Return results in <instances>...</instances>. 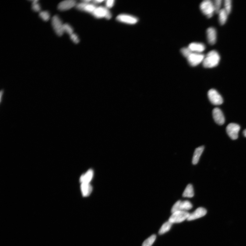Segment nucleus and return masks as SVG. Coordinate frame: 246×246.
I'll return each mask as SVG.
<instances>
[{"mask_svg":"<svg viewBox=\"0 0 246 246\" xmlns=\"http://www.w3.org/2000/svg\"><path fill=\"white\" fill-rule=\"evenodd\" d=\"M220 60V56L216 51L212 50L209 52L203 61V65L205 68H212L216 66Z\"/></svg>","mask_w":246,"mask_h":246,"instance_id":"f257e3e1","label":"nucleus"},{"mask_svg":"<svg viewBox=\"0 0 246 246\" xmlns=\"http://www.w3.org/2000/svg\"><path fill=\"white\" fill-rule=\"evenodd\" d=\"M200 8L201 12L208 18L213 16L215 12L213 3L209 0H206L201 2Z\"/></svg>","mask_w":246,"mask_h":246,"instance_id":"f03ea898","label":"nucleus"},{"mask_svg":"<svg viewBox=\"0 0 246 246\" xmlns=\"http://www.w3.org/2000/svg\"><path fill=\"white\" fill-rule=\"evenodd\" d=\"M192 208V204L189 201H181V200H178L172 206L171 212L172 214L177 211H187L190 210Z\"/></svg>","mask_w":246,"mask_h":246,"instance_id":"7ed1b4c3","label":"nucleus"},{"mask_svg":"<svg viewBox=\"0 0 246 246\" xmlns=\"http://www.w3.org/2000/svg\"><path fill=\"white\" fill-rule=\"evenodd\" d=\"M92 15L97 19L105 18L110 19L112 17V15L110 10L106 7L99 6L97 7Z\"/></svg>","mask_w":246,"mask_h":246,"instance_id":"20e7f679","label":"nucleus"},{"mask_svg":"<svg viewBox=\"0 0 246 246\" xmlns=\"http://www.w3.org/2000/svg\"><path fill=\"white\" fill-rule=\"evenodd\" d=\"M189 214L188 212L180 211L172 213L169 220V221L173 223H178L182 222L187 219Z\"/></svg>","mask_w":246,"mask_h":246,"instance_id":"39448f33","label":"nucleus"},{"mask_svg":"<svg viewBox=\"0 0 246 246\" xmlns=\"http://www.w3.org/2000/svg\"><path fill=\"white\" fill-rule=\"evenodd\" d=\"M116 20L121 23L134 25L138 23V19L136 17L127 14H121L117 16Z\"/></svg>","mask_w":246,"mask_h":246,"instance_id":"423d86ee","label":"nucleus"},{"mask_svg":"<svg viewBox=\"0 0 246 246\" xmlns=\"http://www.w3.org/2000/svg\"><path fill=\"white\" fill-rule=\"evenodd\" d=\"M209 100L212 104L218 105L222 104L223 102V98L218 92L214 89H211L208 92Z\"/></svg>","mask_w":246,"mask_h":246,"instance_id":"0eeeda50","label":"nucleus"},{"mask_svg":"<svg viewBox=\"0 0 246 246\" xmlns=\"http://www.w3.org/2000/svg\"><path fill=\"white\" fill-rule=\"evenodd\" d=\"M240 129V125L234 123H230L226 127V132L230 137L233 140L238 138V133Z\"/></svg>","mask_w":246,"mask_h":246,"instance_id":"6e6552de","label":"nucleus"},{"mask_svg":"<svg viewBox=\"0 0 246 246\" xmlns=\"http://www.w3.org/2000/svg\"><path fill=\"white\" fill-rule=\"evenodd\" d=\"M52 25L57 34L59 36L63 35L64 33L63 30V25L62 21L57 15L53 17L52 19Z\"/></svg>","mask_w":246,"mask_h":246,"instance_id":"1a4fd4ad","label":"nucleus"},{"mask_svg":"<svg viewBox=\"0 0 246 246\" xmlns=\"http://www.w3.org/2000/svg\"><path fill=\"white\" fill-rule=\"evenodd\" d=\"M204 58L205 56L203 54L200 53L192 52L187 59L190 65L195 66L203 62Z\"/></svg>","mask_w":246,"mask_h":246,"instance_id":"9d476101","label":"nucleus"},{"mask_svg":"<svg viewBox=\"0 0 246 246\" xmlns=\"http://www.w3.org/2000/svg\"><path fill=\"white\" fill-rule=\"evenodd\" d=\"M76 7L78 10L92 14L97 7L93 3H87L82 1L77 4Z\"/></svg>","mask_w":246,"mask_h":246,"instance_id":"9b49d317","label":"nucleus"},{"mask_svg":"<svg viewBox=\"0 0 246 246\" xmlns=\"http://www.w3.org/2000/svg\"><path fill=\"white\" fill-rule=\"evenodd\" d=\"M213 119L215 122L220 125L224 124L225 118L222 111L218 108H214L212 111Z\"/></svg>","mask_w":246,"mask_h":246,"instance_id":"f8f14e48","label":"nucleus"},{"mask_svg":"<svg viewBox=\"0 0 246 246\" xmlns=\"http://www.w3.org/2000/svg\"><path fill=\"white\" fill-rule=\"evenodd\" d=\"M76 1L75 0H66L62 2L58 5V9L61 11L69 10L76 6Z\"/></svg>","mask_w":246,"mask_h":246,"instance_id":"ddd939ff","label":"nucleus"},{"mask_svg":"<svg viewBox=\"0 0 246 246\" xmlns=\"http://www.w3.org/2000/svg\"><path fill=\"white\" fill-rule=\"evenodd\" d=\"M207 210L205 209L202 207L198 208L193 212L189 214L187 220L191 221L199 219L205 216Z\"/></svg>","mask_w":246,"mask_h":246,"instance_id":"4468645a","label":"nucleus"},{"mask_svg":"<svg viewBox=\"0 0 246 246\" xmlns=\"http://www.w3.org/2000/svg\"><path fill=\"white\" fill-rule=\"evenodd\" d=\"M207 38L209 44L213 45L216 41L217 33L213 27H209L206 30Z\"/></svg>","mask_w":246,"mask_h":246,"instance_id":"2eb2a0df","label":"nucleus"},{"mask_svg":"<svg viewBox=\"0 0 246 246\" xmlns=\"http://www.w3.org/2000/svg\"><path fill=\"white\" fill-rule=\"evenodd\" d=\"M188 48L192 52L199 53L204 51L206 47L202 43H193L189 44Z\"/></svg>","mask_w":246,"mask_h":246,"instance_id":"dca6fc26","label":"nucleus"},{"mask_svg":"<svg viewBox=\"0 0 246 246\" xmlns=\"http://www.w3.org/2000/svg\"><path fill=\"white\" fill-rule=\"evenodd\" d=\"M205 149L204 146H201L196 148L195 150L192 159L193 164L195 165L197 164L199 160L200 156L203 151Z\"/></svg>","mask_w":246,"mask_h":246,"instance_id":"f3484780","label":"nucleus"},{"mask_svg":"<svg viewBox=\"0 0 246 246\" xmlns=\"http://www.w3.org/2000/svg\"><path fill=\"white\" fill-rule=\"evenodd\" d=\"M93 172L91 169L89 170L85 174L82 176L80 178V181L82 183H89L93 176Z\"/></svg>","mask_w":246,"mask_h":246,"instance_id":"a211bd4d","label":"nucleus"},{"mask_svg":"<svg viewBox=\"0 0 246 246\" xmlns=\"http://www.w3.org/2000/svg\"><path fill=\"white\" fill-rule=\"evenodd\" d=\"M81 187L84 197H87L91 194L92 188L90 183H82Z\"/></svg>","mask_w":246,"mask_h":246,"instance_id":"6ab92c4d","label":"nucleus"},{"mask_svg":"<svg viewBox=\"0 0 246 246\" xmlns=\"http://www.w3.org/2000/svg\"><path fill=\"white\" fill-rule=\"evenodd\" d=\"M194 195L193 187L191 184H188L184 190L183 196L184 197L192 198L194 196Z\"/></svg>","mask_w":246,"mask_h":246,"instance_id":"aec40b11","label":"nucleus"},{"mask_svg":"<svg viewBox=\"0 0 246 246\" xmlns=\"http://www.w3.org/2000/svg\"><path fill=\"white\" fill-rule=\"evenodd\" d=\"M219 21L221 25H224L227 21L228 16L227 12L224 9H221L219 13Z\"/></svg>","mask_w":246,"mask_h":246,"instance_id":"412c9836","label":"nucleus"},{"mask_svg":"<svg viewBox=\"0 0 246 246\" xmlns=\"http://www.w3.org/2000/svg\"><path fill=\"white\" fill-rule=\"evenodd\" d=\"M173 223L169 221L166 222L161 226L159 231V234L160 235L163 234L168 232L171 228Z\"/></svg>","mask_w":246,"mask_h":246,"instance_id":"4be33fe9","label":"nucleus"},{"mask_svg":"<svg viewBox=\"0 0 246 246\" xmlns=\"http://www.w3.org/2000/svg\"><path fill=\"white\" fill-rule=\"evenodd\" d=\"M156 236L155 234H153L151 236L145 240L142 243V246H152L156 239Z\"/></svg>","mask_w":246,"mask_h":246,"instance_id":"5701e85b","label":"nucleus"},{"mask_svg":"<svg viewBox=\"0 0 246 246\" xmlns=\"http://www.w3.org/2000/svg\"><path fill=\"white\" fill-rule=\"evenodd\" d=\"M64 32H65L70 35L73 33L74 30L72 27L69 24L65 23L63 25Z\"/></svg>","mask_w":246,"mask_h":246,"instance_id":"b1692460","label":"nucleus"},{"mask_svg":"<svg viewBox=\"0 0 246 246\" xmlns=\"http://www.w3.org/2000/svg\"><path fill=\"white\" fill-rule=\"evenodd\" d=\"M39 16L44 21H47L49 20L50 17L49 13L47 11H44L41 12Z\"/></svg>","mask_w":246,"mask_h":246,"instance_id":"393cba45","label":"nucleus"},{"mask_svg":"<svg viewBox=\"0 0 246 246\" xmlns=\"http://www.w3.org/2000/svg\"><path fill=\"white\" fill-rule=\"evenodd\" d=\"M222 1L220 0H216L214 1L213 5L214 8L215 12L216 13H219L220 10L222 5Z\"/></svg>","mask_w":246,"mask_h":246,"instance_id":"a878e982","label":"nucleus"},{"mask_svg":"<svg viewBox=\"0 0 246 246\" xmlns=\"http://www.w3.org/2000/svg\"><path fill=\"white\" fill-rule=\"evenodd\" d=\"M231 1L230 0H226L224 2V9L228 15L230 14L231 10Z\"/></svg>","mask_w":246,"mask_h":246,"instance_id":"bb28decb","label":"nucleus"},{"mask_svg":"<svg viewBox=\"0 0 246 246\" xmlns=\"http://www.w3.org/2000/svg\"><path fill=\"white\" fill-rule=\"evenodd\" d=\"M181 52L184 57L188 58L192 52L188 47H184L181 49Z\"/></svg>","mask_w":246,"mask_h":246,"instance_id":"cd10ccee","label":"nucleus"},{"mask_svg":"<svg viewBox=\"0 0 246 246\" xmlns=\"http://www.w3.org/2000/svg\"><path fill=\"white\" fill-rule=\"evenodd\" d=\"M38 2V1H37V0L33 1L32 9L33 11H35V12H39L41 10L40 5Z\"/></svg>","mask_w":246,"mask_h":246,"instance_id":"c85d7f7f","label":"nucleus"},{"mask_svg":"<svg viewBox=\"0 0 246 246\" xmlns=\"http://www.w3.org/2000/svg\"><path fill=\"white\" fill-rule=\"evenodd\" d=\"M71 40L75 44H77L79 42V39L77 35L75 33H72L70 35Z\"/></svg>","mask_w":246,"mask_h":246,"instance_id":"c756f323","label":"nucleus"},{"mask_svg":"<svg viewBox=\"0 0 246 246\" xmlns=\"http://www.w3.org/2000/svg\"><path fill=\"white\" fill-rule=\"evenodd\" d=\"M114 4H115V1L114 0H107L105 1V2L106 7L108 9H110L114 6Z\"/></svg>","mask_w":246,"mask_h":246,"instance_id":"7c9ffc66","label":"nucleus"},{"mask_svg":"<svg viewBox=\"0 0 246 246\" xmlns=\"http://www.w3.org/2000/svg\"><path fill=\"white\" fill-rule=\"evenodd\" d=\"M103 2H104V1H103V0H101V1H100V0H95V1H92L93 4L95 5L102 3Z\"/></svg>","mask_w":246,"mask_h":246,"instance_id":"2f4dec72","label":"nucleus"},{"mask_svg":"<svg viewBox=\"0 0 246 246\" xmlns=\"http://www.w3.org/2000/svg\"><path fill=\"white\" fill-rule=\"evenodd\" d=\"M4 93V89H2V90H1V92H0V99H1L0 101H1V104H2V97H3V96Z\"/></svg>","mask_w":246,"mask_h":246,"instance_id":"473e14b6","label":"nucleus"},{"mask_svg":"<svg viewBox=\"0 0 246 246\" xmlns=\"http://www.w3.org/2000/svg\"><path fill=\"white\" fill-rule=\"evenodd\" d=\"M243 134L245 137L246 138V129H245L243 132Z\"/></svg>","mask_w":246,"mask_h":246,"instance_id":"72a5a7b5","label":"nucleus"}]
</instances>
